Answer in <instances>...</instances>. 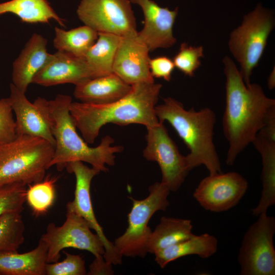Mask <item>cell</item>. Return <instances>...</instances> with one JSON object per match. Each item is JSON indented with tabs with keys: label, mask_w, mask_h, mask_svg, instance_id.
<instances>
[{
	"label": "cell",
	"mask_w": 275,
	"mask_h": 275,
	"mask_svg": "<svg viewBox=\"0 0 275 275\" xmlns=\"http://www.w3.org/2000/svg\"><path fill=\"white\" fill-rule=\"evenodd\" d=\"M223 62L226 78L223 130L228 143L226 162L232 166L264 126L275 108V100L267 97L260 85H246L229 57H225Z\"/></svg>",
	"instance_id": "cell-1"
},
{
	"label": "cell",
	"mask_w": 275,
	"mask_h": 275,
	"mask_svg": "<svg viewBox=\"0 0 275 275\" xmlns=\"http://www.w3.org/2000/svg\"><path fill=\"white\" fill-rule=\"evenodd\" d=\"M249 187L246 179L239 173H217L203 178L193 196L206 210L226 211L238 204Z\"/></svg>",
	"instance_id": "cell-13"
},
{
	"label": "cell",
	"mask_w": 275,
	"mask_h": 275,
	"mask_svg": "<svg viewBox=\"0 0 275 275\" xmlns=\"http://www.w3.org/2000/svg\"><path fill=\"white\" fill-rule=\"evenodd\" d=\"M149 52L148 46L139 38L138 33L121 37L113 72L130 85L154 82L149 68Z\"/></svg>",
	"instance_id": "cell-15"
},
{
	"label": "cell",
	"mask_w": 275,
	"mask_h": 275,
	"mask_svg": "<svg viewBox=\"0 0 275 275\" xmlns=\"http://www.w3.org/2000/svg\"><path fill=\"white\" fill-rule=\"evenodd\" d=\"M121 37L99 33L97 40L84 57L93 78L113 72V67Z\"/></svg>",
	"instance_id": "cell-24"
},
{
	"label": "cell",
	"mask_w": 275,
	"mask_h": 275,
	"mask_svg": "<svg viewBox=\"0 0 275 275\" xmlns=\"http://www.w3.org/2000/svg\"><path fill=\"white\" fill-rule=\"evenodd\" d=\"M53 46L58 51L84 58L97 40L98 33L85 25L69 30L54 28Z\"/></svg>",
	"instance_id": "cell-26"
},
{
	"label": "cell",
	"mask_w": 275,
	"mask_h": 275,
	"mask_svg": "<svg viewBox=\"0 0 275 275\" xmlns=\"http://www.w3.org/2000/svg\"><path fill=\"white\" fill-rule=\"evenodd\" d=\"M76 13L85 25L98 33L124 37L138 33L129 0H81Z\"/></svg>",
	"instance_id": "cell-10"
},
{
	"label": "cell",
	"mask_w": 275,
	"mask_h": 275,
	"mask_svg": "<svg viewBox=\"0 0 275 275\" xmlns=\"http://www.w3.org/2000/svg\"><path fill=\"white\" fill-rule=\"evenodd\" d=\"M10 91L9 98L16 116L17 135L42 138L54 146L55 140L47 111V100L38 97L31 103L26 98L25 93L12 83L10 85Z\"/></svg>",
	"instance_id": "cell-14"
},
{
	"label": "cell",
	"mask_w": 275,
	"mask_h": 275,
	"mask_svg": "<svg viewBox=\"0 0 275 275\" xmlns=\"http://www.w3.org/2000/svg\"><path fill=\"white\" fill-rule=\"evenodd\" d=\"M112 267V264L106 262L103 257L95 258L90 264L89 271L87 274L89 275L113 274L114 271Z\"/></svg>",
	"instance_id": "cell-34"
},
{
	"label": "cell",
	"mask_w": 275,
	"mask_h": 275,
	"mask_svg": "<svg viewBox=\"0 0 275 275\" xmlns=\"http://www.w3.org/2000/svg\"><path fill=\"white\" fill-rule=\"evenodd\" d=\"M245 232L238 255L241 275H274L275 218L263 212Z\"/></svg>",
	"instance_id": "cell-8"
},
{
	"label": "cell",
	"mask_w": 275,
	"mask_h": 275,
	"mask_svg": "<svg viewBox=\"0 0 275 275\" xmlns=\"http://www.w3.org/2000/svg\"><path fill=\"white\" fill-rule=\"evenodd\" d=\"M47 248L39 239L37 246L24 253L0 251V275H45Z\"/></svg>",
	"instance_id": "cell-20"
},
{
	"label": "cell",
	"mask_w": 275,
	"mask_h": 275,
	"mask_svg": "<svg viewBox=\"0 0 275 275\" xmlns=\"http://www.w3.org/2000/svg\"><path fill=\"white\" fill-rule=\"evenodd\" d=\"M47 41L41 35L34 33L13 63L12 84L26 92L35 75L52 56L47 51Z\"/></svg>",
	"instance_id": "cell-18"
},
{
	"label": "cell",
	"mask_w": 275,
	"mask_h": 275,
	"mask_svg": "<svg viewBox=\"0 0 275 275\" xmlns=\"http://www.w3.org/2000/svg\"><path fill=\"white\" fill-rule=\"evenodd\" d=\"M65 259L59 262L47 263L45 275H85L87 270L85 261L79 255L71 254L65 251Z\"/></svg>",
	"instance_id": "cell-31"
},
{
	"label": "cell",
	"mask_w": 275,
	"mask_h": 275,
	"mask_svg": "<svg viewBox=\"0 0 275 275\" xmlns=\"http://www.w3.org/2000/svg\"><path fill=\"white\" fill-rule=\"evenodd\" d=\"M147 145L143 156L156 161L161 172V181L170 191L176 192L183 183L190 171L185 156L178 150L169 135L163 123L147 128Z\"/></svg>",
	"instance_id": "cell-11"
},
{
	"label": "cell",
	"mask_w": 275,
	"mask_h": 275,
	"mask_svg": "<svg viewBox=\"0 0 275 275\" xmlns=\"http://www.w3.org/2000/svg\"><path fill=\"white\" fill-rule=\"evenodd\" d=\"M57 178L47 177L41 181L28 185L26 201L35 216L45 213L53 205L56 197Z\"/></svg>",
	"instance_id": "cell-27"
},
{
	"label": "cell",
	"mask_w": 275,
	"mask_h": 275,
	"mask_svg": "<svg viewBox=\"0 0 275 275\" xmlns=\"http://www.w3.org/2000/svg\"><path fill=\"white\" fill-rule=\"evenodd\" d=\"M75 177L74 198L69 202L66 209L70 210L81 216L93 229L103 243L105 252L104 260L112 265L122 264V256L116 249L114 243L105 235L102 227L98 223L94 214L92 203L90 186L92 179L100 171L93 167L89 168L83 162L76 161L68 163L65 168Z\"/></svg>",
	"instance_id": "cell-12"
},
{
	"label": "cell",
	"mask_w": 275,
	"mask_h": 275,
	"mask_svg": "<svg viewBox=\"0 0 275 275\" xmlns=\"http://www.w3.org/2000/svg\"><path fill=\"white\" fill-rule=\"evenodd\" d=\"M12 13L25 23H47L51 20L65 27V22L47 0H11L0 4V15Z\"/></svg>",
	"instance_id": "cell-23"
},
{
	"label": "cell",
	"mask_w": 275,
	"mask_h": 275,
	"mask_svg": "<svg viewBox=\"0 0 275 275\" xmlns=\"http://www.w3.org/2000/svg\"><path fill=\"white\" fill-rule=\"evenodd\" d=\"M149 194L144 199L129 197L132 206L128 214V227L114 243L123 257H145L152 233L148 223L157 211H164L169 206L168 197L170 190L162 182H155L149 187Z\"/></svg>",
	"instance_id": "cell-7"
},
{
	"label": "cell",
	"mask_w": 275,
	"mask_h": 275,
	"mask_svg": "<svg viewBox=\"0 0 275 275\" xmlns=\"http://www.w3.org/2000/svg\"><path fill=\"white\" fill-rule=\"evenodd\" d=\"M203 57L204 50L202 46H189L183 42L172 60L175 67L185 75L192 77L200 66L201 58Z\"/></svg>",
	"instance_id": "cell-30"
},
{
	"label": "cell",
	"mask_w": 275,
	"mask_h": 275,
	"mask_svg": "<svg viewBox=\"0 0 275 275\" xmlns=\"http://www.w3.org/2000/svg\"><path fill=\"white\" fill-rule=\"evenodd\" d=\"M274 71H272L268 76L267 79V85L269 89H272L275 86Z\"/></svg>",
	"instance_id": "cell-36"
},
{
	"label": "cell",
	"mask_w": 275,
	"mask_h": 275,
	"mask_svg": "<svg viewBox=\"0 0 275 275\" xmlns=\"http://www.w3.org/2000/svg\"><path fill=\"white\" fill-rule=\"evenodd\" d=\"M217 242L216 238L208 233L194 234L188 239L155 253V261L163 268L170 262L186 256L195 255L208 258L216 252Z\"/></svg>",
	"instance_id": "cell-22"
},
{
	"label": "cell",
	"mask_w": 275,
	"mask_h": 275,
	"mask_svg": "<svg viewBox=\"0 0 275 275\" xmlns=\"http://www.w3.org/2000/svg\"><path fill=\"white\" fill-rule=\"evenodd\" d=\"M155 111L159 122H168L188 149L185 157L189 171L204 165L209 175L222 172L213 142L216 116L212 109H186L181 102L169 97Z\"/></svg>",
	"instance_id": "cell-4"
},
{
	"label": "cell",
	"mask_w": 275,
	"mask_h": 275,
	"mask_svg": "<svg viewBox=\"0 0 275 275\" xmlns=\"http://www.w3.org/2000/svg\"><path fill=\"white\" fill-rule=\"evenodd\" d=\"M26 186L16 183L0 187V218L9 213H21L26 201Z\"/></svg>",
	"instance_id": "cell-29"
},
{
	"label": "cell",
	"mask_w": 275,
	"mask_h": 275,
	"mask_svg": "<svg viewBox=\"0 0 275 275\" xmlns=\"http://www.w3.org/2000/svg\"><path fill=\"white\" fill-rule=\"evenodd\" d=\"M16 123L9 97L0 99V145L7 144L17 138Z\"/></svg>",
	"instance_id": "cell-32"
},
{
	"label": "cell",
	"mask_w": 275,
	"mask_h": 275,
	"mask_svg": "<svg viewBox=\"0 0 275 275\" xmlns=\"http://www.w3.org/2000/svg\"><path fill=\"white\" fill-rule=\"evenodd\" d=\"M54 146L40 138L20 135L0 145V187L41 181L52 159Z\"/></svg>",
	"instance_id": "cell-5"
},
{
	"label": "cell",
	"mask_w": 275,
	"mask_h": 275,
	"mask_svg": "<svg viewBox=\"0 0 275 275\" xmlns=\"http://www.w3.org/2000/svg\"><path fill=\"white\" fill-rule=\"evenodd\" d=\"M150 71L154 78H162L170 81L175 68L173 61L166 56H159L150 59L149 62Z\"/></svg>",
	"instance_id": "cell-33"
},
{
	"label": "cell",
	"mask_w": 275,
	"mask_h": 275,
	"mask_svg": "<svg viewBox=\"0 0 275 275\" xmlns=\"http://www.w3.org/2000/svg\"><path fill=\"white\" fill-rule=\"evenodd\" d=\"M92 78L84 58L57 50L35 75L32 84L45 87L65 84L76 86Z\"/></svg>",
	"instance_id": "cell-17"
},
{
	"label": "cell",
	"mask_w": 275,
	"mask_h": 275,
	"mask_svg": "<svg viewBox=\"0 0 275 275\" xmlns=\"http://www.w3.org/2000/svg\"><path fill=\"white\" fill-rule=\"evenodd\" d=\"M131 88L132 85L112 72L75 86L73 95L81 102L106 104L123 98L129 93Z\"/></svg>",
	"instance_id": "cell-19"
},
{
	"label": "cell",
	"mask_w": 275,
	"mask_h": 275,
	"mask_svg": "<svg viewBox=\"0 0 275 275\" xmlns=\"http://www.w3.org/2000/svg\"><path fill=\"white\" fill-rule=\"evenodd\" d=\"M161 88V84L155 81L135 84L128 94L111 103L72 102L70 114L84 140L93 144L100 129L108 123L120 126L139 124L146 128L158 124L155 107Z\"/></svg>",
	"instance_id": "cell-2"
},
{
	"label": "cell",
	"mask_w": 275,
	"mask_h": 275,
	"mask_svg": "<svg viewBox=\"0 0 275 275\" xmlns=\"http://www.w3.org/2000/svg\"><path fill=\"white\" fill-rule=\"evenodd\" d=\"M274 24L272 12L259 4L230 34L229 49L240 66V73L246 85L251 83L253 71L263 55Z\"/></svg>",
	"instance_id": "cell-6"
},
{
	"label": "cell",
	"mask_w": 275,
	"mask_h": 275,
	"mask_svg": "<svg viewBox=\"0 0 275 275\" xmlns=\"http://www.w3.org/2000/svg\"><path fill=\"white\" fill-rule=\"evenodd\" d=\"M252 144L260 153L262 163L261 197L251 210L252 214L258 216L275 204V141L257 134Z\"/></svg>",
	"instance_id": "cell-21"
},
{
	"label": "cell",
	"mask_w": 275,
	"mask_h": 275,
	"mask_svg": "<svg viewBox=\"0 0 275 275\" xmlns=\"http://www.w3.org/2000/svg\"><path fill=\"white\" fill-rule=\"evenodd\" d=\"M88 223L75 212L66 209V219L60 226L49 223L40 239L47 248V262H57L61 252L67 248L85 250L95 258L103 257L104 248L100 237L93 233Z\"/></svg>",
	"instance_id": "cell-9"
},
{
	"label": "cell",
	"mask_w": 275,
	"mask_h": 275,
	"mask_svg": "<svg viewBox=\"0 0 275 275\" xmlns=\"http://www.w3.org/2000/svg\"><path fill=\"white\" fill-rule=\"evenodd\" d=\"M72 98L58 94L47 101V111L51 131L55 140L54 150L49 168L56 166L61 171L67 164L73 161L89 163L100 172H106V166L115 163V154L123 150L121 146H112L114 139L109 135L103 137L98 146L91 147L76 131L70 114Z\"/></svg>",
	"instance_id": "cell-3"
},
{
	"label": "cell",
	"mask_w": 275,
	"mask_h": 275,
	"mask_svg": "<svg viewBox=\"0 0 275 275\" xmlns=\"http://www.w3.org/2000/svg\"><path fill=\"white\" fill-rule=\"evenodd\" d=\"M258 134L268 140L275 141V108L270 112L264 126Z\"/></svg>",
	"instance_id": "cell-35"
},
{
	"label": "cell",
	"mask_w": 275,
	"mask_h": 275,
	"mask_svg": "<svg viewBox=\"0 0 275 275\" xmlns=\"http://www.w3.org/2000/svg\"><path fill=\"white\" fill-rule=\"evenodd\" d=\"M193 225L190 219L162 216L152 231L147 246L148 253L156 252L191 237Z\"/></svg>",
	"instance_id": "cell-25"
},
{
	"label": "cell",
	"mask_w": 275,
	"mask_h": 275,
	"mask_svg": "<svg viewBox=\"0 0 275 275\" xmlns=\"http://www.w3.org/2000/svg\"><path fill=\"white\" fill-rule=\"evenodd\" d=\"M138 5L144 16V25L138 32L139 38L147 45L150 52L158 48L173 46L176 39L173 35V26L178 9L171 10L161 7L152 0H129Z\"/></svg>",
	"instance_id": "cell-16"
},
{
	"label": "cell",
	"mask_w": 275,
	"mask_h": 275,
	"mask_svg": "<svg viewBox=\"0 0 275 275\" xmlns=\"http://www.w3.org/2000/svg\"><path fill=\"white\" fill-rule=\"evenodd\" d=\"M21 213H9L0 218V251H17L24 241Z\"/></svg>",
	"instance_id": "cell-28"
}]
</instances>
